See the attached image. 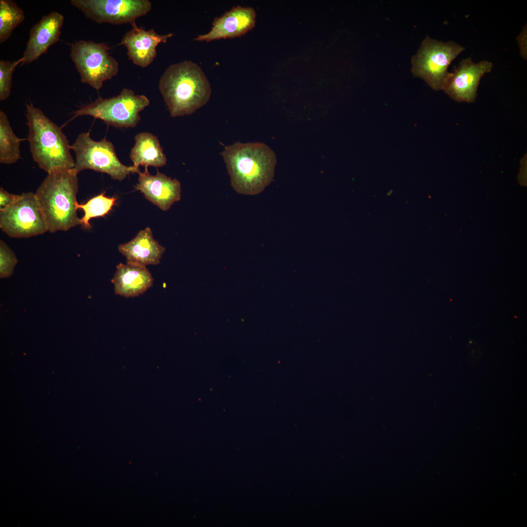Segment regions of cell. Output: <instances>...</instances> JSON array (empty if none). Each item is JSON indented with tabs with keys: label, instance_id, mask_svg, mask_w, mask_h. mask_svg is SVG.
Masks as SVG:
<instances>
[{
	"label": "cell",
	"instance_id": "2e32d148",
	"mask_svg": "<svg viewBox=\"0 0 527 527\" xmlns=\"http://www.w3.org/2000/svg\"><path fill=\"white\" fill-rule=\"evenodd\" d=\"M115 293L125 297H134L145 292L153 284V279L145 266L134 263L119 264L114 278Z\"/></svg>",
	"mask_w": 527,
	"mask_h": 527
},
{
	"label": "cell",
	"instance_id": "5bb4252c",
	"mask_svg": "<svg viewBox=\"0 0 527 527\" xmlns=\"http://www.w3.org/2000/svg\"><path fill=\"white\" fill-rule=\"evenodd\" d=\"M256 17V12L251 7H233L214 20L209 32L198 36L194 40L210 41L240 37L254 27Z\"/></svg>",
	"mask_w": 527,
	"mask_h": 527
},
{
	"label": "cell",
	"instance_id": "cb8c5ba5",
	"mask_svg": "<svg viewBox=\"0 0 527 527\" xmlns=\"http://www.w3.org/2000/svg\"><path fill=\"white\" fill-rule=\"evenodd\" d=\"M20 195L9 193L7 191L1 187L0 189V210L5 209L16 202L20 198Z\"/></svg>",
	"mask_w": 527,
	"mask_h": 527
},
{
	"label": "cell",
	"instance_id": "9c48e42d",
	"mask_svg": "<svg viewBox=\"0 0 527 527\" xmlns=\"http://www.w3.org/2000/svg\"><path fill=\"white\" fill-rule=\"evenodd\" d=\"M0 228L11 238H30L48 229L35 193H23L9 207L0 210Z\"/></svg>",
	"mask_w": 527,
	"mask_h": 527
},
{
	"label": "cell",
	"instance_id": "d6986e66",
	"mask_svg": "<svg viewBox=\"0 0 527 527\" xmlns=\"http://www.w3.org/2000/svg\"><path fill=\"white\" fill-rule=\"evenodd\" d=\"M19 139L14 132L5 113L0 110V162L10 164L20 158Z\"/></svg>",
	"mask_w": 527,
	"mask_h": 527
},
{
	"label": "cell",
	"instance_id": "6da1fadb",
	"mask_svg": "<svg viewBox=\"0 0 527 527\" xmlns=\"http://www.w3.org/2000/svg\"><path fill=\"white\" fill-rule=\"evenodd\" d=\"M222 156L237 193L254 195L272 182L277 158L274 152L262 142H236L225 147Z\"/></svg>",
	"mask_w": 527,
	"mask_h": 527
},
{
	"label": "cell",
	"instance_id": "e0dca14e",
	"mask_svg": "<svg viewBox=\"0 0 527 527\" xmlns=\"http://www.w3.org/2000/svg\"><path fill=\"white\" fill-rule=\"evenodd\" d=\"M165 250L153 238L149 227L140 231L130 242L119 246L120 252L125 257L127 262L144 266L159 264Z\"/></svg>",
	"mask_w": 527,
	"mask_h": 527
},
{
	"label": "cell",
	"instance_id": "7c38bea8",
	"mask_svg": "<svg viewBox=\"0 0 527 527\" xmlns=\"http://www.w3.org/2000/svg\"><path fill=\"white\" fill-rule=\"evenodd\" d=\"M131 24L132 28L123 35L119 45L126 47L129 60L134 64L145 68L156 58L157 46L166 43L173 34H159L153 29L146 30L138 27L135 22Z\"/></svg>",
	"mask_w": 527,
	"mask_h": 527
},
{
	"label": "cell",
	"instance_id": "ffe728a7",
	"mask_svg": "<svg viewBox=\"0 0 527 527\" xmlns=\"http://www.w3.org/2000/svg\"><path fill=\"white\" fill-rule=\"evenodd\" d=\"M25 19L24 11L12 0H0V43L6 41Z\"/></svg>",
	"mask_w": 527,
	"mask_h": 527
},
{
	"label": "cell",
	"instance_id": "30bf717a",
	"mask_svg": "<svg viewBox=\"0 0 527 527\" xmlns=\"http://www.w3.org/2000/svg\"><path fill=\"white\" fill-rule=\"evenodd\" d=\"M70 3L98 23L115 25L132 24L152 8L148 0H71Z\"/></svg>",
	"mask_w": 527,
	"mask_h": 527
},
{
	"label": "cell",
	"instance_id": "7402d4cb",
	"mask_svg": "<svg viewBox=\"0 0 527 527\" xmlns=\"http://www.w3.org/2000/svg\"><path fill=\"white\" fill-rule=\"evenodd\" d=\"M22 62L21 58L14 61H0V100L4 101L10 96L13 73L16 67Z\"/></svg>",
	"mask_w": 527,
	"mask_h": 527
},
{
	"label": "cell",
	"instance_id": "7a4b0ae2",
	"mask_svg": "<svg viewBox=\"0 0 527 527\" xmlns=\"http://www.w3.org/2000/svg\"><path fill=\"white\" fill-rule=\"evenodd\" d=\"M159 89L172 117L192 114L206 104L211 94L210 84L202 68L187 60L165 69Z\"/></svg>",
	"mask_w": 527,
	"mask_h": 527
},
{
	"label": "cell",
	"instance_id": "5b68a950",
	"mask_svg": "<svg viewBox=\"0 0 527 527\" xmlns=\"http://www.w3.org/2000/svg\"><path fill=\"white\" fill-rule=\"evenodd\" d=\"M71 148L75 154L73 170L78 174L82 170L91 169L122 181L129 174L140 172L139 168L125 166L120 161L111 142L105 139L95 141L88 132L79 134Z\"/></svg>",
	"mask_w": 527,
	"mask_h": 527
},
{
	"label": "cell",
	"instance_id": "8992f818",
	"mask_svg": "<svg viewBox=\"0 0 527 527\" xmlns=\"http://www.w3.org/2000/svg\"><path fill=\"white\" fill-rule=\"evenodd\" d=\"M465 49L453 41L444 42L427 36L412 58L411 71L432 89L442 90L449 73V65Z\"/></svg>",
	"mask_w": 527,
	"mask_h": 527
},
{
	"label": "cell",
	"instance_id": "3957f363",
	"mask_svg": "<svg viewBox=\"0 0 527 527\" xmlns=\"http://www.w3.org/2000/svg\"><path fill=\"white\" fill-rule=\"evenodd\" d=\"M78 174L71 169L49 173L35 193L48 231H67L80 224L77 215Z\"/></svg>",
	"mask_w": 527,
	"mask_h": 527
},
{
	"label": "cell",
	"instance_id": "52a82bcc",
	"mask_svg": "<svg viewBox=\"0 0 527 527\" xmlns=\"http://www.w3.org/2000/svg\"><path fill=\"white\" fill-rule=\"evenodd\" d=\"M149 103L145 95H136L126 88L117 96L108 99L99 97L76 111L74 117L89 115L114 126L134 127L140 120V112Z\"/></svg>",
	"mask_w": 527,
	"mask_h": 527
},
{
	"label": "cell",
	"instance_id": "ba28073f",
	"mask_svg": "<svg viewBox=\"0 0 527 527\" xmlns=\"http://www.w3.org/2000/svg\"><path fill=\"white\" fill-rule=\"evenodd\" d=\"M110 48L103 42L79 40L71 45L70 57L82 83L100 89L103 82L119 71L117 61L109 54Z\"/></svg>",
	"mask_w": 527,
	"mask_h": 527
},
{
	"label": "cell",
	"instance_id": "277c9868",
	"mask_svg": "<svg viewBox=\"0 0 527 527\" xmlns=\"http://www.w3.org/2000/svg\"><path fill=\"white\" fill-rule=\"evenodd\" d=\"M27 140L33 160L49 173L57 169H71L75 160L71 145L61 128L32 103L26 104Z\"/></svg>",
	"mask_w": 527,
	"mask_h": 527
},
{
	"label": "cell",
	"instance_id": "d4e9b609",
	"mask_svg": "<svg viewBox=\"0 0 527 527\" xmlns=\"http://www.w3.org/2000/svg\"><path fill=\"white\" fill-rule=\"evenodd\" d=\"M522 56L527 59V26H525L517 38Z\"/></svg>",
	"mask_w": 527,
	"mask_h": 527
},
{
	"label": "cell",
	"instance_id": "603a6c76",
	"mask_svg": "<svg viewBox=\"0 0 527 527\" xmlns=\"http://www.w3.org/2000/svg\"><path fill=\"white\" fill-rule=\"evenodd\" d=\"M18 260L12 250L3 241H0V278L9 277L13 273Z\"/></svg>",
	"mask_w": 527,
	"mask_h": 527
},
{
	"label": "cell",
	"instance_id": "9a60e30c",
	"mask_svg": "<svg viewBox=\"0 0 527 527\" xmlns=\"http://www.w3.org/2000/svg\"><path fill=\"white\" fill-rule=\"evenodd\" d=\"M138 174V183L134 188L161 209L166 211L174 203L180 200L181 183L177 179H172L159 171L156 175H152L147 166L144 172Z\"/></svg>",
	"mask_w": 527,
	"mask_h": 527
},
{
	"label": "cell",
	"instance_id": "44dd1931",
	"mask_svg": "<svg viewBox=\"0 0 527 527\" xmlns=\"http://www.w3.org/2000/svg\"><path fill=\"white\" fill-rule=\"evenodd\" d=\"M104 193H101L91 198L85 203H77L78 209H81L84 212L83 217L80 219V224L83 227L89 228L91 227L89 223L91 219L104 217L111 210L115 204L117 198L114 197H106Z\"/></svg>",
	"mask_w": 527,
	"mask_h": 527
},
{
	"label": "cell",
	"instance_id": "8fae6325",
	"mask_svg": "<svg viewBox=\"0 0 527 527\" xmlns=\"http://www.w3.org/2000/svg\"><path fill=\"white\" fill-rule=\"evenodd\" d=\"M492 67L487 61L474 63L470 58L462 60L453 72H449L442 90L456 101L474 102L481 79Z\"/></svg>",
	"mask_w": 527,
	"mask_h": 527
},
{
	"label": "cell",
	"instance_id": "4fadbf2b",
	"mask_svg": "<svg viewBox=\"0 0 527 527\" xmlns=\"http://www.w3.org/2000/svg\"><path fill=\"white\" fill-rule=\"evenodd\" d=\"M64 17L58 12L44 15L30 30L29 39L21 57V65L37 60L59 40Z\"/></svg>",
	"mask_w": 527,
	"mask_h": 527
},
{
	"label": "cell",
	"instance_id": "ac0fdd59",
	"mask_svg": "<svg viewBox=\"0 0 527 527\" xmlns=\"http://www.w3.org/2000/svg\"><path fill=\"white\" fill-rule=\"evenodd\" d=\"M135 141L130 153L133 166L158 167L166 164V157L156 136L149 132H141L135 136Z\"/></svg>",
	"mask_w": 527,
	"mask_h": 527
}]
</instances>
